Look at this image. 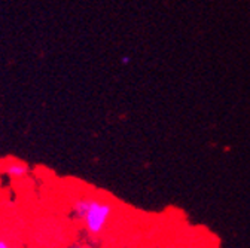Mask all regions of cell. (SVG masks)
<instances>
[{
	"label": "cell",
	"instance_id": "6da1fadb",
	"mask_svg": "<svg viewBox=\"0 0 250 248\" xmlns=\"http://www.w3.org/2000/svg\"><path fill=\"white\" fill-rule=\"evenodd\" d=\"M72 212L83 223V228L89 235L99 236L110 222L113 205L109 201L96 196H82L75 201Z\"/></svg>",
	"mask_w": 250,
	"mask_h": 248
},
{
	"label": "cell",
	"instance_id": "7a4b0ae2",
	"mask_svg": "<svg viewBox=\"0 0 250 248\" xmlns=\"http://www.w3.org/2000/svg\"><path fill=\"white\" fill-rule=\"evenodd\" d=\"M5 172L11 177V178H24L27 177V174L30 172V168L25 162L21 161H11L6 164L5 167Z\"/></svg>",
	"mask_w": 250,
	"mask_h": 248
},
{
	"label": "cell",
	"instance_id": "3957f363",
	"mask_svg": "<svg viewBox=\"0 0 250 248\" xmlns=\"http://www.w3.org/2000/svg\"><path fill=\"white\" fill-rule=\"evenodd\" d=\"M0 248H12V247H11V244L6 239L0 238Z\"/></svg>",
	"mask_w": 250,
	"mask_h": 248
},
{
	"label": "cell",
	"instance_id": "277c9868",
	"mask_svg": "<svg viewBox=\"0 0 250 248\" xmlns=\"http://www.w3.org/2000/svg\"><path fill=\"white\" fill-rule=\"evenodd\" d=\"M66 248H85L82 244H79V242H73V244H69Z\"/></svg>",
	"mask_w": 250,
	"mask_h": 248
}]
</instances>
